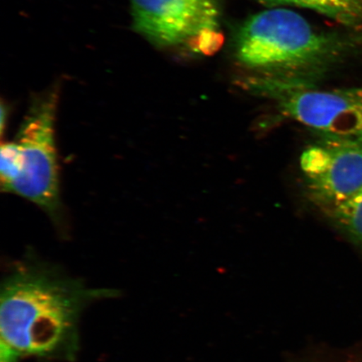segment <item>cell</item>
Returning <instances> with one entry per match:
<instances>
[{"instance_id":"6da1fadb","label":"cell","mask_w":362,"mask_h":362,"mask_svg":"<svg viewBox=\"0 0 362 362\" xmlns=\"http://www.w3.org/2000/svg\"><path fill=\"white\" fill-rule=\"evenodd\" d=\"M117 296V289L89 287L56 265L25 256L0 286V362L74 361L84 311Z\"/></svg>"},{"instance_id":"7a4b0ae2","label":"cell","mask_w":362,"mask_h":362,"mask_svg":"<svg viewBox=\"0 0 362 362\" xmlns=\"http://www.w3.org/2000/svg\"><path fill=\"white\" fill-rule=\"evenodd\" d=\"M355 40L362 38L324 33L296 12L271 7L243 25L236 57L257 78L305 81L301 74L332 64Z\"/></svg>"},{"instance_id":"3957f363","label":"cell","mask_w":362,"mask_h":362,"mask_svg":"<svg viewBox=\"0 0 362 362\" xmlns=\"http://www.w3.org/2000/svg\"><path fill=\"white\" fill-rule=\"evenodd\" d=\"M61 85L35 94L18 132L0 148L2 191L35 204L63 223L55 125Z\"/></svg>"},{"instance_id":"277c9868","label":"cell","mask_w":362,"mask_h":362,"mask_svg":"<svg viewBox=\"0 0 362 362\" xmlns=\"http://www.w3.org/2000/svg\"><path fill=\"white\" fill-rule=\"evenodd\" d=\"M249 90L273 99L319 138L362 144V87L320 90L307 81L255 78Z\"/></svg>"},{"instance_id":"5b68a950","label":"cell","mask_w":362,"mask_h":362,"mask_svg":"<svg viewBox=\"0 0 362 362\" xmlns=\"http://www.w3.org/2000/svg\"><path fill=\"white\" fill-rule=\"evenodd\" d=\"M134 27L160 47L210 55L223 42L218 0H130Z\"/></svg>"},{"instance_id":"8992f818","label":"cell","mask_w":362,"mask_h":362,"mask_svg":"<svg viewBox=\"0 0 362 362\" xmlns=\"http://www.w3.org/2000/svg\"><path fill=\"white\" fill-rule=\"evenodd\" d=\"M300 168L311 201L329 214L362 189V144L319 138Z\"/></svg>"},{"instance_id":"52a82bcc","label":"cell","mask_w":362,"mask_h":362,"mask_svg":"<svg viewBox=\"0 0 362 362\" xmlns=\"http://www.w3.org/2000/svg\"><path fill=\"white\" fill-rule=\"evenodd\" d=\"M271 7L294 6L310 8L346 27L362 38V0H260Z\"/></svg>"},{"instance_id":"ba28073f","label":"cell","mask_w":362,"mask_h":362,"mask_svg":"<svg viewBox=\"0 0 362 362\" xmlns=\"http://www.w3.org/2000/svg\"><path fill=\"white\" fill-rule=\"evenodd\" d=\"M329 215L338 228L362 250V189Z\"/></svg>"},{"instance_id":"9c48e42d","label":"cell","mask_w":362,"mask_h":362,"mask_svg":"<svg viewBox=\"0 0 362 362\" xmlns=\"http://www.w3.org/2000/svg\"><path fill=\"white\" fill-rule=\"evenodd\" d=\"M330 362H362V342L346 354Z\"/></svg>"},{"instance_id":"30bf717a","label":"cell","mask_w":362,"mask_h":362,"mask_svg":"<svg viewBox=\"0 0 362 362\" xmlns=\"http://www.w3.org/2000/svg\"><path fill=\"white\" fill-rule=\"evenodd\" d=\"M8 115V108L7 106L4 105V103H2L1 106V134H4V130L6 128L7 123V117Z\"/></svg>"}]
</instances>
